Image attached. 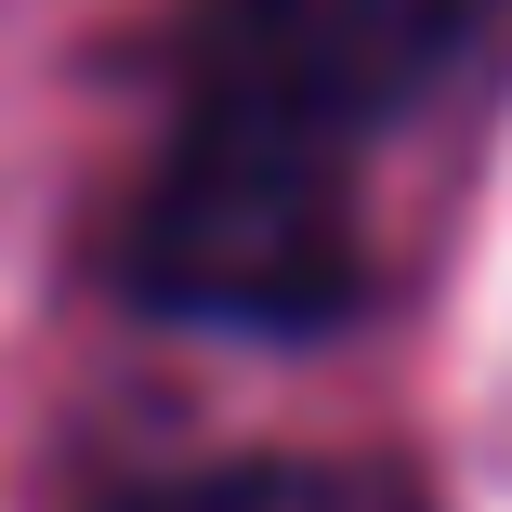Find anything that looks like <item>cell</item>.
<instances>
[{
	"label": "cell",
	"mask_w": 512,
	"mask_h": 512,
	"mask_svg": "<svg viewBox=\"0 0 512 512\" xmlns=\"http://www.w3.org/2000/svg\"><path fill=\"white\" fill-rule=\"evenodd\" d=\"M119 276H132V302L197 316V329H329V316H355L368 250H355V211H342V158L184 119L171 171L132 211Z\"/></svg>",
	"instance_id": "cell-1"
},
{
	"label": "cell",
	"mask_w": 512,
	"mask_h": 512,
	"mask_svg": "<svg viewBox=\"0 0 512 512\" xmlns=\"http://www.w3.org/2000/svg\"><path fill=\"white\" fill-rule=\"evenodd\" d=\"M512 0H211L184 40V119L302 158H355L486 53Z\"/></svg>",
	"instance_id": "cell-2"
},
{
	"label": "cell",
	"mask_w": 512,
	"mask_h": 512,
	"mask_svg": "<svg viewBox=\"0 0 512 512\" xmlns=\"http://www.w3.org/2000/svg\"><path fill=\"white\" fill-rule=\"evenodd\" d=\"M119 512H421V486L381 460H211V473L132 486Z\"/></svg>",
	"instance_id": "cell-3"
}]
</instances>
